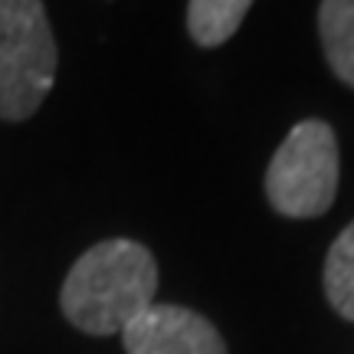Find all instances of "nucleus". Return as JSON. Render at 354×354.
Wrapping results in <instances>:
<instances>
[{
    "instance_id": "f257e3e1",
    "label": "nucleus",
    "mask_w": 354,
    "mask_h": 354,
    "mask_svg": "<svg viewBox=\"0 0 354 354\" xmlns=\"http://www.w3.org/2000/svg\"><path fill=\"white\" fill-rule=\"evenodd\" d=\"M158 263L135 240H105L79 256L59 292L69 325L86 335H122L128 322L154 305Z\"/></svg>"
},
{
    "instance_id": "f03ea898",
    "label": "nucleus",
    "mask_w": 354,
    "mask_h": 354,
    "mask_svg": "<svg viewBox=\"0 0 354 354\" xmlns=\"http://www.w3.org/2000/svg\"><path fill=\"white\" fill-rule=\"evenodd\" d=\"M56 39L43 0H0V118H33L56 82Z\"/></svg>"
},
{
    "instance_id": "7ed1b4c3",
    "label": "nucleus",
    "mask_w": 354,
    "mask_h": 354,
    "mask_svg": "<svg viewBox=\"0 0 354 354\" xmlns=\"http://www.w3.org/2000/svg\"><path fill=\"white\" fill-rule=\"evenodd\" d=\"M338 194V141L331 125L308 118L292 128L266 171V197L282 216H322Z\"/></svg>"
},
{
    "instance_id": "20e7f679",
    "label": "nucleus",
    "mask_w": 354,
    "mask_h": 354,
    "mask_svg": "<svg viewBox=\"0 0 354 354\" xmlns=\"http://www.w3.org/2000/svg\"><path fill=\"white\" fill-rule=\"evenodd\" d=\"M128 354H227L220 331L180 305H148L122 331Z\"/></svg>"
},
{
    "instance_id": "39448f33",
    "label": "nucleus",
    "mask_w": 354,
    "mask_h": 354,
    "mask_svg": "<svg viewBox=\"0 0 354 354\" xmlns=\"http://www.w3.org/2000/svg\"><path fill=\"white\" fill-rule=\"evenodd\" d=\"M318 37L331 73L354 88V0H322Z\"/></svg>"
},
{
    "instance_id": "423d86ee",
    "label": "nucleus",
    "mask_w": 354,
    "mask_h": 354,
    "mask_svg": "<svg viewBox=\"0 0 354 354\" xmlns=\"http://www.w3.org/2000/svg\"><path fill=\"white\" fill-rule=\"evenodd\" d=\"M253 0H190L187 30L197 46H220L240 30Z\"/></svg>"
},
{
    "instance_id": "0eeeda50",
    "label": "nucleus",
    "mask_w": 354,
    "mask_h": 354,
    "mask_svg": "<svg viewBox=\"0 0 354 354\" xmlns=\"http://www.w3.org/2000/svg\"><path fill=\"white\" fill-rule=\"evenodd\" d=\"M325 295L338 315L354 322V223L331 243L325 259Z\"/></svg>"
}]
</instances>
